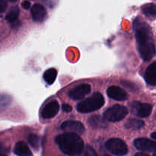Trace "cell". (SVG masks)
Wrapping results in <instances>:
<instances>
[{
	"label": "cell",
	"mask_w": 156,
	"mask_h": 156,
	"mask_svg": "<svg viewBox=\"0 0 156 156\" xmlns=\"http://www.w3.org/2000/svg\"><path fill=\"white\" fill-rule=\"evenodd\" d=\"M133 29L142 59L144 61L151 60L155 56L156 53L151 27L144 21L136 18L133 22Z\"/></svg>",
	"instance_id": "6da1fadb"
},
{
	"label": "cell",
	"mask_w": 156,
	"mask_h": 156,
	"mask_svg": "<svg viewBox=\"0 0 156 156\" xmlns=\"http://www.w3.org/2000/svg\"><path fill=\"white\" fill-rule=\"evenodd\" d=\"M56 143L64 154L79 155L84 150V143L79 136L73 133H66L56 137Z\"/></svg>",
	"instance_id": "7a4b0ae2"
},
{
	"label": "cell",
	"mask_w": 156,
	"mask_h": 156,
	"mask_svg": "<svg viewBox=\"0 0 156 156\" xmlns=\"http://www.w3.org/2000/svg\"><path fill=\"white\" fill-rule=\"evenodd\" d=\"M105 104V98L101 93H94L93 95L77 105L78 111L81 113H89L100 109Z\"/></svg>",
	"instance_id": "3957f363"
},
{
	"label": "cell",
	"mask_w": 156,
	"mask_h": 156,
	"mask_svg": "<svg viewBox=\"0 0 156 156\" xmlns=\"http://www.w3.org/2000/svg\"><path fill=\"white\" fill-rule=\"evenodd\" d=\"M128 114V109L123 105H116L108 108L105 112V118L111 122L123 120Z\"/></svg>",
	"instance_id": "277c9868"
},
{
	"label": "cell",
	"mask_w": 156,
	"mask_h": 156,
	"mask_svg": "<svg viewBox=\"0 0 156 156\" xmlns=\"http://www.w3.org/2000/svg\"><path fill=\"white\" fill-rule=\"evenodd\" d=\"M106 149L114 155H125L128 152V148L126 143L120 139H111L105 143Z\"/></svg>",
	"instance_id": "5b68a950"
},
{
	"label": "cell",
	"mask_w": 156,
	"mask_h": 156,
	"mask_svg": "<svg viewBox=\"0 0 156 156\" xmlns=\"http://www.w3.org/2000/svg\"><path fill=\"white\" fill-rule=\"evenodd\" d=\"M132 111L138 117L145 118L149 117L152 111V106L149 104L140 103L135 101L132 104Z\"/></svg>",
	"instance_id": "8992f818"
},
{
	"label": "cell",
	"mask_w": 156,
	"mask_h": 156,
	"mask_svg": "<svg viewBox=\"0 0 156 156\" xmlns=\"http://www.w3.org/2000/svg\"><path fill=\"white\" fill-rule=\"evenodd\" d=\"M134 146L142 152H154L156 151V142L146 138H139L134 141Z\"/></svg>",
	"instance_id": "52a82bcc"
},
{
	"label": "cell",
	"mask_w": 156,
	"mask_h": 156,
	"mask_svg": "<svg viewBox=\"0 0 156 156\" xmlns=\"http://www.w3.org/2000/svg\"><path fill=\"white\" fill-rule=\"evenodd\" d=\"M61 128L66 133H73L76 134H82L85 131L83 124L80 122L74 120H67L64 122L61 126Z\"/></svg>",
	"instance_id": "ba28073f"
},
{
	"label": "cell",
	"mask_w": 156,
	"mask_h": 156,
	"mask_svg": "<svg viewBox=\"0 0 156 156\" xmlns=\"http://www.w3.org/2000/svg\"><path fill=\"white\" fill-rule=\"evenodd\" d=\"M91 92V86L88 84H82L69 91V95L74 100H80Z\"/></svg>",
	"instance_id": "9c48e42d"
},
{
	"label": "cell",
	"mask_w": 156,
	"mask_h": 156,
	"mask_svg": "<svg viewBox=\"0 0 156 156\" xmlns=\"http://www.w3.org/2000/svg\"><path fill=\"white\" fill-rule=\"evenodd\" d=\"M59 105L58 102L56 101H51L49 104H47L43 109L41 112L42 117L44 119H50L52 117H55L59 112Z\"/></svg>",
	"instance_id": "30bf717a"
},
{
	"label": "cell",
	"mask_w": 156,
	"mask_h": 156,
	"mask_svg": "<svg viewBox=\"0 0 156 156\" xmlns=\"http://www.w3.org/2000/svg\"><path fill=\"white\" fill-rule=\"evenodd\" d=\"M107 93L108 95L114 100L124 101L127 98L126 91L118 86H111L108 88Z\"/></svg>",
	"instance_id": "8fae6325"
},
{
	"label": "cell",
	"mask_w": 156,
	"mask_h": 156,
	"mask_svg": "<svg viewBox=\"0 0 156 156\" xmlns=\"http://www.w3.org/2000/svg\"><path fill=\"white\" fill-rule=\"evenodd\" d=\"M144 78L148 85L156 86V62H152L146 69Z\"/></svg>",
	"instance_id": "7c38bea8"
},
{
	"label": "cell",
	"mask_w": 156,
	"mask_h": 156,
	"mask_svg": "<svg viewBox=\"0 0 156 156\" xmlns=\"http://www.w3.org/2000/svg\"><path fill=\"white\" fill-rule=\"evenodd\" d=\"M31 15L34 21H43L47 16V12L43 5L40 4H35L31 8Z\"/></svg>",
	"instance_id": "4fadbf2b"
},
{
	"label": "cell",
	"mask_w": 156,
	"mask_h": 156,
	"mask_svg": "<svg viewBox=\"0 0 156 156\" xmlns=\"http://www.w3.org/2000/svg\"><path fill=\"white\" fill-rule=\"evenodd\" d=\"M15 153L17 155H21V156H29L32 155L31 152H30V149L24 142H18L15 144Z\"/></svg>",
	"instance_id": "5bb4252c"
},
{
	"label": "cell",
	"mask_w": 156,
	"mask_h": 156,
	"mask_svg": "<svg viewBox=\"0 0 156 156\" xmlns=\"http://www.w3.org/2000/svg\"><path fill=\"white\" fill-rule=\"evenodd\" d=\"M143 14L150 19L153 20L156 18V5L152 3L146 4L142 7Z\"/></svg>",
	"instance_id": "9a60e30c"
},
{
	"label": "cell",
	"mask_w": 156,
	"mask_h": 156,
	"mask_svg": "<svg viewBox=\"0 0 156 156\" xmlns=\"http://www.w3.org/2000/svg\"><path fill=\"white\" fill-rule=\"evenodd\" d=\"M88 123L92 127L97 128V129L104 128L107 126V123L105 119L98 115L93 116L91 118H89Z\"/></svg>",
	"instance_id": "2e32d148"
},
{
	"label": "cell",
	"mask_w": 156,
	"mask_h": 156,
	"mask_svg": "<svg viewBox=\"0 0 156 156\" xmlns=\"http://www.w3.org/2000/svg\"><path fill=\"white\" fill-rule=\"evenodd\" d=\"M56 76H57V72L55 69H49L44 73V79L47 84L52 85L56 80Z\"/></svg>",
	"instance_id": "e0dca14e"
},
{
	"label": "cell",
	"mask_w": 156,
	"mask_h": 156,
	"mask_svg": "<svg viewBox=\"0 0 156 156\" xmlns=\"http://www.w3.org/2000/svg\"><path fill=\"white\" fill-rule=\"evenodd\" d=\"M144 126L143 120L137 119H129L126 123V127L131 129H140Z\"/></svg>",
	"instance_id": "ac0fdd59"
},
{
	"label": "cell",
	"mask_w": 156,
	"mask_h": 156,
	"mask_svg": "<svg viewBox=\"0 0 156 156\" xmlns=\"http://www.w3.org/2000/svg\"><path fill=\"white\" fill-rule=\"evenodd\" d=\"M18 15H19V9L17 6H15V7H12L9 13L6 15L5 19L9 22L13 23L18 19Z\"/></svg>",
	"instance_id": "d6986e66"
},
{
	"label": "cell",
	"mask_w": 156,
	"mask_h": 156,
	"mask_svg": "<svg viewBox=\"0 0 156 156\" xmlns=\"http://www.w3.org/2000/svg\"><path fill=\"white\" fill-rule=\"evenodd\" d=\"M28 142L30 143V146L34 148V149L37 150L39 149V146H40V140L39 137L37 136V135H30V136L28 137Z\"/></svg>",
	"instance_id": "ffe728a7"
},
{
	"label": "cell",
	"mask_w": 156,
	"mask_h": 156,
	"mask_svg": "<svg viewBox=\"0 0 156 156\" xmlns=\"http://www.w3.org/2000/svg\"><path fill=\"white\" fill-rule=\"evenodd\" d=\"M9 101H10V99L8 96H0V110L5 108V107H7L9 105V102H10Z\"/></svg>",
	"instance_id": "44dd1931"
},
{
	"label": "cell",
	"mask_w": 156,
	"mask_h": 156,
	"mask_svg": "<svg viewBox=\"0 0 156 156\" xmlns=\"http://www.w3.org/2000/svg\"><path fill=\"white\" fill-rule=\"evenodd\" d=\"M85 155H95L96 153L94 151V149L90 146H87L86 149H85Z\"/></svg>",
	"instance_id": "7402d4cb"
},
{
	"label": "cell",
	"mask_w": 156,
	"mask_h": 156,
	"mask_svg": "<svg viewBox=\"0 0 156 156\" xmlns=\"http://www.w3.org/2000/svg\"><path fill=\"white\" fill-rule=\"evenodd\" d=\"M7 8V3L5 0H0V13H2Z\"/></svg>",
	"instance_id": "603a6c76"
},
{
	"label": "cell",
	"mask_w": 156,
	"mask_h": 156,
	"mask_svg": "<svg viewBox=\"0 0 156 156\" xmlns=\"http://www.w3.org/2000/svg\"><path fill=\"white\" fill-rule=\"evenodd\" d=\"M62 111H66V112H70V111H72V107L70 106V105H67V104H64L62 106Z\"/></svg>",
	"instance_id": "cb8c5ba5"
},
{
	"label": "cell",
	"mask_w": 156,
	"mask_h": 156,
	"mask_svg": "<svg viewBox=\"0 0 156 156\" xmlns=\"http://www.w3.org/2000/svg\"><path fill=\"white\" fill-rule=\"evenodd\" d=\"M21 5H22V7L25 9H29V8L30 7V3L28 1H24L21 3Z\"/></svg>",
	"instance_id": "d4e9b609"
},
{
	"label": "cell",
	"mask_w": 156,
	"mask_h": 156,
	"mask_svg": "<svg viewBox=\"0 0 156 156\" xmlns=\"http://www.w3.org/2000/svg\"><path fill=\"white\" fill-rule=\"evenodd\" d=\"M6 152H5V148L3 147L2 146L1 144H0V155H5Z\"/></svg>",
	"instance_id": "484cf974"
},
{
	"label": "cell",
	"mask_w": 156,
	"mask_h": 156,
	"mask_svg": "<svg viewBox=\"0 0 156 156\" xmlns=\"http://www.w3.org/2000/svg\"><path fill=\"white\" fill-rule=\"evenodd\" d=\"M151 136H152V138H153L154 140H156V132L153 133H152V135H151Z\"/></svg>",
	"instance_id": "4316f807"
},
{
	"label": "cell",
	"mask_w": 156,
	"mask_h": 156,
	"mask_svg": "<svg viewBox=\"0 0 156 156\" xmlns=\"http://www.w3.org/2000/svg\"><path fill=\"white\" fill-rule=\"evenodd\" d=\"M153 155H155V156H156V151H155V152H153Z\"/></svg>",
	"instance_id": "83f0119b"
},
{
	"label": "cell",
	"mask_w": 156,
	"mask_h": 156,
	"mask_svg": "<svg viewBox=\"0 0 156 156\" xmlns=\"http://www.w3.org/2000/svg\"><path fill=\"white\" fill-rule=\"evenodd\" d=\"M9 1H10V2H15V1H17V0H9Z\"/></svg>",
	"instance_id": "f1b7e54d"
}]
</instances>
